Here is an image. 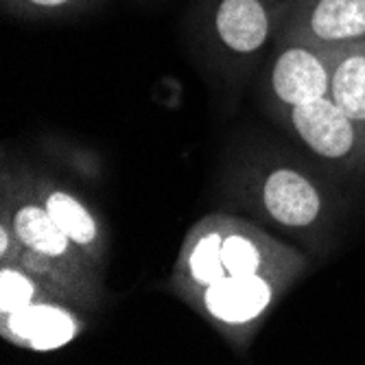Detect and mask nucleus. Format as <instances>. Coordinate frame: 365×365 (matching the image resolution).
<instances>
[{
  "label": "nucleus",
  "instance_id": "6e6552de",
  "mask_svg": "<svg viewBox=\"0 0 365 365\" xmlns=\"http://www.w3.org/2000/svg\"><path fill=\"white\" fill-rule=\"evenodd\" d=\"M280 36L326 48L365 40V0H291Z\"/></svg>",
  "mask_w": 365,
  "mask_h": 365
},
{
  "label": "nucleus",
  "instance_id": "423d86ee",
  "mask_svg": "<svg viewBox=\"0 0 365 365\" xmlns=\"http://www.w3.org/2000/svg\"><path fill=\"white\" fill-rule=\"evenodd\" d=\"M272 116L317 164L365 180V129L330 96L272 112Z\"/></svg>",
  "mask_w": 365,
  "mask_h": 365
},
{
  "label": "nucleus",
  "instance_id": "39448f33",
  "mask_svg": "<svg viewBox=\"0 0 365 365\" xmlns=\"http://www.w3.org/2000/svg\"><path fill=\"white\" fill-rule=\"evenodd\" d=\"M0 210L9 215V221L24 250L61 267L88 295L94 309L103 304V274L92 267V262L46 212L38 192L33 190L31 169L16 167V164L14 167L3 164V173H0Z\"/></svg>",
  "mask_w": 365,
  "mask_h": 365
},
{
  "label": "nucleus",
  "instance_id": "4468645a",
  "mask_svg": "<svg viewBox=\"0 0 365 365\" xmlns=\"http://www.w3.org/2000/svg\"><path fill=\"white\" fill-rule=\"evenodd\" d=\"M22 254V243L9 221V215L0 210V262H18Z\"/></svg>",
  "mask_w": 365,
  "mask_h": 365
},
{
  "label": "nucleus",
  "instance_id": "ddd939ff",
  "mask_svg": "<svg viewBox=\"0 0 365 365\" xmlns=\"http://www.w3.org/2000/svg\"><path fill=\"white\" fill-rule=\"evenodd\" d=\"M106 0H0V9L14 20H68L92 14Z\"/></svg>",
  "mask_w": 365,
  "mask_h": 365
},
{
  "label": "nucleus",
  "instance_id": "f8f14e48",
  "mask_svg": "<svg viewBox=\"0 0 365 365\" xmlns=\"http://www.w3.org/2000/svg\"><path fill=\"white\" fill-rule=\"evenodd\" d=\"M48 297L63 300L51 284H46L40 276L24 269L22 264L0 262V315L16 313L29 304L48 300Z\"/></svg>",
  "mask_w": 365,
  "mask_h": 365
},
{
  "label": "nucleus",
  "instance_id": "9d476101",
  "mask_svg": "<svg viewBox=\"0 0 365 365\" xmlns=\"http://www.w3.org/2000/svg\"><path fill=\"white\" fill-rule=\"evenodd\" d=\"M31 184L53 221L81 250V254L92 262V267L103 274L110 239L98 215L88 206L86 199H81L77 192L66 188L57 180L48 178L46 173L31 171Z\"/></svg>",
  "mask_w": 365,
  "mask_h": 365
},
{
  "label": "nucleus",
  "instance_id": "f03ea898",
  "mask_svg": "<svg viewBox=\"0 0 365 365\" xmlns=\"http://www.w3.org/2000/svg\"><path fill=\"white\" fill-rule=\"evenodd\" d=\"M307 256L247 219L210 212L188 227L169 276V291L182 297L221 278L272 272L307 274Z\"/></svg>",
  "mask_w": 365,
  "mask_h": 365
},
{
  "label": "nucleus",
  "instance_id": "1a4fd4ad",
  "mask_svg": "<svg viewBox=\"0 0 365 365\" xmlns=\"http://www.w3.org/2000/svg\"><path fill=\"white\" fill-rule=\"evenodd\" d=\"M86 328L88 322L83 319L81 309L59 297H48L16 313L0 315L3 339L33 352L59 350L73 344Z\"/></svg>",
  "mask_w": 365,
  "mask_h": 365
},
{
  "label": "nucleus",
  "instance_id": "20e7f679",
  "mask_svg": "<svg viewBox=\"0 0 365 365\" xmlns=\"http://www.w3.org/2000/svg\"><path fill=\"white\" fill-rule=\"evenodd\" d=\"M302 276V272H272L221 278L184 293L180 300L237 352H245L278 302Z\"/></svg>",
  "mask_w": 365,
  "mask_h": 365
},
{
  "label": "nucleus",
  "instance_id": "f257e3e1",
  "mask_svg": "<svg viewBox=\"0 0 365 365\" xmlns=\"http://www.w3.org/2000/svg\"><path fill=\"white\" fill-rule=\"evenodd\" d=\"M230 190L239 206L278 227L309 254L330 247L341 219V199L304 162L278 149L252 153L232 173Z\"/></svg>",
  "mask_w": 365,
  "mask_h": 365
},
{
  "label": "nucleus",
  "instance_id": "7ed1b4c3",
  "mask_svg": "<svg viewBox=\"0 0 365 365\" xmlns=\"http://www.w3.org/2000/svg\"><path fill=\"white\" fill-rule=\"evenodd\" d=\"M291 0H195L186 14L188 46L223 81H243L284 26Z\"/></svg>",
  "mask_w": 365,
  "mask_h": 365
},
{
  "label": "nucleus",
  "instance_id": "9b49d317",
  "mask_svg": "<svg viewBox=\"0 0 365 365\" xmlns=\"http://www.w3.org/2000/svg\"><path fill=\"white\" fill-rule=\"evenodd\" d=\"M330 98L365 129V40L337 48Z\"/></svg>",
  "mask_w": 365,
  "mask_h": 365
},
{
  "label": "nucleus",
  "instance_id": "0eeeda50",
  "mask_svg": "<svg viewBox=\"0 0 365 365\" xmlns=\"http://www.w3.org/2000/svg\"><path fill=\"white\" fill-rule=\"evenodd\" d=\"M337 48L278 36L262 77V94L272 112L330 96Z\"/></svg>",
  "mask_w": 365,
  "mask_h": 365
}]
</instances>
